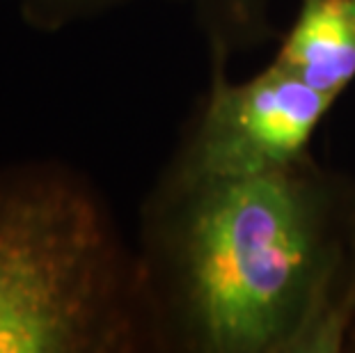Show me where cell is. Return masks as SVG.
<instances>
[{
	"label": "cell",
	"instance_id": "obj_2",
	"mask_svg": "<svg viewBox=\"0 0 355 353\" xmlns=\"http://www.w3.org/2000/svg\"><path fill=\"white\" fill-rule=\"evenodd\" d=\"M0 353H154L138 250L62 161L0 163Z\"/></svg>",
	"mask_w": 355,
	"mask_h": 353
},
{
	"label": "cell",
	"instance_id": "obj_7",
	"mask_svg": "<svg viewBox=\"0 0 355 353\" xmlns=\"http://www.w3.org/2000/svg\"><path fill=\"white\" fill-rule=\"evenodd\" d=\"M349 319L351 330L346 340V351H355V184L351 200V230H349Z\"/></svg>",
	"mask_w": 355,
	"mask_h": 353
},
{
	"label": "cell",
	"instance_id": "obj_5",
	"mask_svg": "<svg viewBox=\"0 0 355 353\" xmlns=\"http://www.w3.org/2000/svg\"><path fill=\"white\" fill-rule=\"evenodd\" d=\"M209 64H225L273 40V0H193Z\"/></svg>",
	"mask_w": 355,
	"mask_h": 353
},
{
	"label": "cell",
	"instance_id": "obj_1",
	"mask_svg": "<svg viewBox=\"0 0 355 353\" xmlns=\"http://www.w3.org/2000/svg\"><path fill=\"white\" fill-rule=\"evenodd\" d=\"M353 179L312 156L241 177L161 170L138 261L154 353H342Z\"/></svg>",
	"mask_w": 355,
	"mask_h": 353
},
{
	"label": "cell",
	"instance_id": "obj_4",
	"mask_svg": "<svg viewBox=\"0 0 355 353\" xmlns=\"http://www.w3.org/2000/svg\"><path fill=\"white\" fill-rule=\"evenodd\" d=\"M270 62L339 99L355 80V0H300Z\"/></svg>",
	"mask_w": 355,
	"mask_h": 353
},
{
	"label": "cell",
	"instance_id": "obj_3",
	"mask_svg": "<svg viewBox=\"0 0 355 353\" xmlns=\"http://www.w3.org/2000/svg\"><path fill=\"white\" fill-rule=\"evenodd\" d=\"M211 64L207 92L163 165L191 177L261 175L309 159V145L337 99L268 62L248 80Z\"/></svg>",
	"mask_w": 355,
	"mask_h": 353
},
{
	"label": "cell",
	"instance_id": "obj_6",
	"mask_svg": "<svg viewBox=\"0 0 355 353\" xmlns=\"http://www.w3.org/2000/svg\"><path fill=\"white\" fill-rule=\"evenodd\" d=\"M135 3H145V0H12L21 21L44 35L62 33L71 26L99 19L103 14Z\"/></svg>",
	"mask_w": 355,
	"mask_h": 353
}]
</instances>
